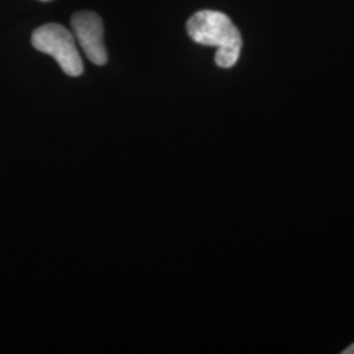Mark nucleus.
Listing matches in <instances>:
<instances>
[{
  "mask_svg": "<svg viewBox=\"0 0 354 354\" xmlns=\"http://www.w3.org/2000/svg\"><path fill=\"white\" fill-rule=\"evenodd\" d=\"M32 45L41 53L51 55L66 75L83 74V61L76 48L75 37L59 24H46L37 28L32 35Z\"/></svg>",
  "mask_w": 354,
  "mask_h": 354,
  "instance_id": "obj_2",
  "label": "nucleus"
},
{
  "mask_svg": "<svg viewBox=\"0 0 354 354\" xmlns=\"http://www.w3.org/2000/svg\"><path fill=\"white\" fill-rule=\"evenodd\" d=\"M41 1H49V0H41Z\"/></svg>",
  "mask_w": 354,
  "mask_h": 354,
  "instance_id": "obj_5",
  "label": "nucleus"
},
{
  "mask_svg": "<svg viewBox=\"0 0 354 354\" xmlns=\"http://www.w3.org/2000/svg\"><path fill=\"white\" fill-rule=\"evenodd\" d=\"M71 26L89 61L97 66L106 64L108 53L104 45V26L100 16L92 11L76 12L71 17Z\"/></svg>",
  "mask_w": 354,
  "mask_h": 354,
  "instance_id": "obj_3",
  "label": "nucleus"
},
{
  "mask_svg": "<svg viewBox=\"0 0 354 354\" xmlns=\"http://www.w3.org/2000/svg\"><path fill=\"white\" fill-rule=\"evenodd\" d=\"M187 32L194 42L218 49L215 64L219 67L230 68L238 62L243 39L227 15L210 10L198 11L188 20Z\"/></svg>",
  "mask_w": 354,
  "mask_h": 354,
  "instance_id": "obj_1",
  "label": "nucleus"
},
{
  "mask_svg": "<svg viewBox=\"0 0 354 354\" xmlns=\"http://www.w3.org/2000/svg\"><path fill=\"white\" fill-rule=\"evenodd\" d=\"M344 354H354V344L353 345H351L349 348H346L344 352H342Z\"/></svg>",
  "mask_w": 354,
  "mask_h": 354,
  "instance_id": "obj_4",
  "label": "nucleus"
}]
</instances>
